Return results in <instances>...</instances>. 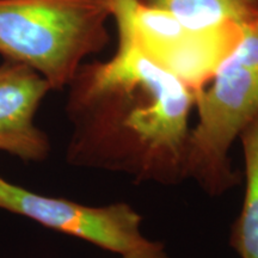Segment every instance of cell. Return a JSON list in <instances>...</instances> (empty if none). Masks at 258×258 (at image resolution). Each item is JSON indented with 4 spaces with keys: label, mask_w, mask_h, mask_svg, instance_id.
<instances>
[{
    "label": "cell",
    "mask_w": 258,
    "mask_h": 258,
    "mask_svg": "<svg viewBox=\"0 0 258 258\" xmlns=\"http://www.w3.org/2000/svg\"><path fill=\"white\" fill-rule=\"evenodd\" d=\"M70 165L122 172L135 182L186 179L194 92L128 41L108 61L83 63L69 84Z\"/></svg>",
    "instance_id": "cell-1"
},
{
    "label": "cell",
    "mask_w": 258,
    "mask_h": 258,
    "mask_svg": "<svg viewBox=\"0 0 258 258\" xmlns=\"http://www.w3.org/2000/svg\"><path fill=\"white\" fill-rule=\"evenodd\" d=\"M109 18L105 0H0V55L62 90L106 46Z\"/></svg>",
    "instance_id": "cell-2"
},
{
    "label": "cell",
    "mask_w": 258,
    "mask_h": 258,
    "mask_svg": "<svg viewBox=\"0 0 258 258\" xmlns=\"http://www.w3.org/2000/svg\"><path fill=\"white\" fill-rule=\"evenodd\" d=\"M194 97L199 121L189 133L186 178L219 196L239 183L228 153L258 114V16L243 23L239 43Z\"/></svg>",
    "instance_id": "cell-3"
},
{
    "label": "cell",
    "mask_w": 258,
    "mask_h": 258,
    "mask_svg": "<svg viewBox=\"0 0 258 258\" xmlns=\"http://www.w3.org/2000/svg\"><path fill=\"white\" fill-rule=\"evenodd\" d=\"M105 2L116 23L118 38L133 44L194 93L211 82L243 36L240 23L200 28L138 0Z\"/></svg>",
    "instance_id": "cell-4"
},
{
    "label": "cell",
    "mask_w": 258,
    "mask_h": 258,
    "mask_svg": "<svg viewBox=\"0 0 258 258\" xmlns=\"http://www.w3.org/2000/svg\"><path fill=\"white\" fill-rule=\"evenodd\" d=\"M0 211L30 219L50 230L73 235L121 256L148 240L141 233L143 218L127 203L90 207L31 191L2 176Z\"/></svg>",
    "instance_id": "cell-5"
},
{
    "label": "cell",
    "mask_w": 258,
    "mask_h": 258,
    "mask_svg": "<svg viewBox=\"0 0 258 258\" xmlns=\"http://www.w3.org/2000/svg\"><path fill=\"white\" fill-rule=\"evenodd\" d=\"M46 78L27 64L4 59L0 64V151L25 163H41L50 154L48 135L35 124L47 93Z\"/></svg>",
    "instance_id": "cell-6"
},
{
    "label": "cell",
    "mask_w": 258,
    "mask_h": 258,
    "mask_svg": "<svg viewBox=\"0 0 258 258\" xmlns=\"http://www.w3.org/2000/svg\"><path fill=\"white\" fill-rule=\"evenodd\" d=\"M238 138L245 160V196L232 226L230 244L240 258H258V114Z\"/></svg>",
    "instance_id": "cell-7"
},
{
    "label": "cell",
    "mask_w": 258,
    "mask_h": 258,
    "mask_svg": "<svg viewBox=\"0 0 258 258\" xmlns=\"http://www.w3.org/2000/svg\"><path fill=\"white\" fill-rule=\"evenodd\" d=\"M148 8L169 12L186 24L211 28L249 22L258 16V0H138Z\"/></svg>",
    "instance_id": "cell-8"
},
{
    "label": "cell",
    "mask_w": 258,
    "mask_h": 258,
    "mask_svg": "<svg viewBox=\"0 0 258 258\" xmlns=\"http://www.w3.org/2000/svg\"><path fill=\"white\" fill-rule=\"evenodd\" d=\"M122 258H169V254L163 243L148 239L138 249L122 254Z\"/></svg>",
    "instance_id": "cell-9"
}]
</instances>
